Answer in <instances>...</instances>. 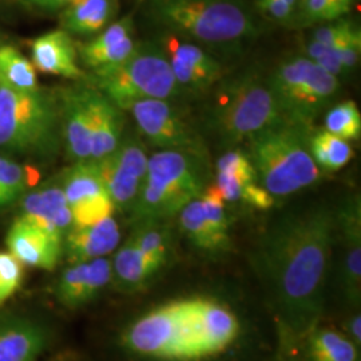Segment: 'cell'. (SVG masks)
<instances>
[{
    "mask_svg": "<svg viewBox=\"0 0 361 361\" xmlns=\"http://www.w3.org/2000/svg\"><path fill=\"white\" fill-rule=\"evenodd\" d=\"M336 241V209L326 204L288 212L250 252L252 268L289 340L319 326Z\"/></svg>",
    "mask_w": 361,
    "mask_h": 361,
    "instance_id": "6da1fadb",
    "label": "cell"
},
{
    "mask_svg": "<svg viewBox=\"0 0 361 361\" xmlns=\"http://www.w3.org/2000/svg\"><path fill=\"white\" fill-rule=\"evenodd\" d=\"M143 13L158 31L188 39L219 56H235L259 37L247 0H142Z\"/></svg>",
    "mask_w": 361,
    "mask_h": 361,
    "instance_id": "7a4b0ae2",
    "label": "cell"
},
{
    "mask_svg": "<svg viewBox=\"0 0 361 361\" xmlns=\"http://www.w3.org/2000/svg\"><path fill=\"white\" fill-rule=\"evenodd\" d=\"M207 126L229 149L246 143L262 130L283 121L268 77L259 68L247 67L222 78L212 89Z\"/></svg>",
    "mask_w": 361,
    "mask_h": 361,
    "instance_id": "3957f363",
    "label": "cell"
},
{
    "mask_svg": "<svg viewBox=\"0 0 361 361\" xmlns=\"http://www.w3.org/2000/svg\"><path fill=\"white\" fill-rule=\"evenodd\" d=\"M312 129L283 119L246 142L258 182L274 200L305 190L322 178L308 146Z\"/></svg>",
    "mask_w": 361,
    "mask_h": 361,
    "instance_id": "277c9868",
    "label": "cell"
},
{
    "mask_svg": "<svg viewBox=\"0 0 361 361\" xmlns=\"http://www.w3.org/2000/svg\"><path fill=\"white\" fill-rule=\"evenodd\" d=\"M207 158L158 150L149 155L146 176L131 210L135 222L166 221L198 198L207 186Z\"/></svg>",
    "mask_w": 361,
    "mask_h": 361,
    "instance_id": "5b68a950",
    "label": "cell"
},
{
    "mask_svg": "<svg viewBox=\"0 0 361 361\" xmlns=\"http://www.w3.org/2000/svg\"><path fill=\"white\" fill-rule=\"evenodd\" d=\"M61 106L40 87L18 91L0 86V149L46 158L61 145Z\"/></svg>",
    "mask_w": 361,
    "mask_h": 361,
    "instance_id": "8992f818",
    "label": "cell"
},
{
    "mask_svg": "<svg viewBox=\"0 0 361 361\" xmlns=\"http://www.w3.org/2000/svg\"><path fill=\"white\" fill-rule=\"evenodd\" d=\"M91 86L125 110L143 99L176 101L183 95L165 52L154 39L138 42L128 59L111 67L94 70Z\"/></svg>",
    "mask_w": 361,
    "mask_h": 361,
    "instance_id": "52a82bcc",
    "label": "cell"
},
{
    "mask_svg": "<svg viewBox=\"0 0 361 361\" xmlns=\"http://www.w3.org/2000/svg\"><path fill=\"white\" fill-rule=\"evenodd\" d=\"M267 77L285 121L308 128L340 91V79L304 54L285 58Z\"/></svg>",
    "mask_w": 361,
    "mask_h": 361,
    "instance_id": "ba28073f",
    "label": "cell"
},
{
    "mask_svg": "<svg viewBox=\"0 0 361 361\" xmlns=\"http://www.w3.org/2000/svg\"><path fill=\"white\" fill-rule=\"evenodd\" d=\"M121 343L131 353L165 361L201 360L182 300L145 313L123 331Z\"/></svg>",
    "mask_w": 361,
    "mask_h": 361,
    "instance_id": "9c48e42d",
    "label": "cell"
},
{
    "mask_svg": "<svg viewBox=\"0 0 361 361\" xmlns=\"http://www.w3.org/2000/svg\"><path fill=\"white\" fill-rule=\"evenodd\" d=\"M173 102L166 99H143L129 104L123 111H129L140 137L155 149L185 152L207 158L201 135Z\"/></svg>",
    "mask_w": 361,
    "mask_h": 361,
    "instance_id": "30bf717a",
    "label": "cell"
},
{
    "mask_svg": "<svg viewBox=\"0 0 361 361\" xmlns=\"http://www.w3.org/2000/svg\"><path fill=\"white\" fill-rule=\"evenodd\" d=\"M114 207L131 212L141 190L149 154L141 137L123 135L110 154L91 161Z\"/></svg>",
    "mask_w": 361,
    "mask_h": 361,
    "instance_id": "8fae6325",
    "label": "cell"
},
{
    "mask_svg": "<svg viewBox=\"0 0 361 361\" xmlns=\"http://www.w3.org/2000/svg\"><path fill=\"white\" fill-rule=\"evenodd\" d=\"M154 40L165 52L183 94L209 92L226 75L221 59L194 42L165 31H158Z\"/></svg>",
    "mask_w": 361,
    "mask_h": 361,
    "instance_id": "7c38bea8",
    "label": "cell"
},
{
    "mask_svg": "<svg viewBox=\"0 0 361 361\" xmlns=\"http://www.w3.org/2000/svg\"><path fill=\"white\" fill-rule=\"evenodd\" d=\"M61 188L73 217V226H87L111 217L114 204L91 161L75 162L61 176Z\"/></svg>",
    "mask_w": 361,
    "mask_h": 361,
    "instance_id": "4fadbf2b",
    "label": "cell"
},
{
    "mask_svg": "<svg viewBox=\"0 0 361 361\" xmlns=\"http://www.w3.org/2000/svg\"><path fill=\"white\" fill-rule=\"evenodd\" d=\"M182 307L202 359L229 348L240 335L237 316L217 300L185 298Z\"/></svg>",
    "mask_w": 361,
    "mask_h": 361,
    "instance_id": "5bb4252c",
    "label": "cell"
},
{
    "mask_svg": "<svg viewBox=\"0 0 361 361\" xmlns=\"http://www.w3.org/2000/svg\"><path fill=\"white\" fill-rule=\"evenodd\" d=\"M336 238L341 241L340 284L345 301L359 308L361 300V200L348 195L336 209Z\"/></svg>",
    "mask_w": 361,
    "mask_h": 361,
    "instance_id": "9a60e30c",
    "label": "cell"
},
{
    "mask_svg": "<svg viewBox=\"0 0 361 361\" xmlns=\"http://www.w3.org/2000/svg\"><path fill=\"white\" fill-rule=\"evenodd\" d=\"M59 106L66 153L74 162L90 161L91 87L67 89L59 98Z\"/></svg>",
    "mask_w": 361,
    "mask_h": 361,
    "instance_id": "2e32d148",
    "label": "cell"
},
{
    "mask_svg": "<svg viewBox=\"0 0 361 361\" xmlns=\"http://www.w3.org/2000/svg\"><path fill=\"white\" fill-rule=\"evenodd\" d=\"M8 252L22 265L52 271L63 253V241L26 219H18L7 233Z\"/></svg>",
    "mask_w": 361,
    "mask_h": 361,
    "instance_id": "e0dca14e",
    "label": "cell"
},
{
    "mask_svg": "<svg viewBox=\"0 0 361 361\" xmlns=\"http://www.w3.org/2000/svg\"><path fill=\"white\" fill-rule=\"evenodd\" d=\"M138 42L134 39V18L113 22L89 42L79 46L78 56L91 71L118 65L135 51Z\"/></svg>",
    "mask_w": 361,
    "mask_h": 361,
    "instance_id": "ac0fdd59",
    "label": "cell"
},
{
    "mask_svg": "<svg viewBox=\"0 0 361 361\" xmlns=\"http://www.w3.org/2000/svg\"><path fill=\"white\" fill-rule=\"evenodd\" d=\"M111 277V259L109 258H95L87 262L73 264L62 273L55 295L63 307L75 310L98 296L110 283Z\"/></svg>",
    "mask_w": 361,
    "mask_h": 361,
    "instance_id": "d6986e66",
    "label": "cell"
},
{
    "mask_svg": "<svg viewBox=\"0 0 361 361\" xmlns=\"http://www.w3.org/2000/svg\"><path fill=\"white\" fill-rule=\"evenodd\" d=\"M19 219H26L62 241L73 226L71 212L61 185L46 186L25 194Z\"/></svg>",
    "mask_w": 361,
    "mask_h": 361,
    "instance_id": "ffe728a7",
    "label": "cell"
},
{
    "mask_svg": "<svg viewBox=\"0 0 361 361\" xmlns=\"http://www.w3.org/2000/svg\"><path fill=\"white\" fill-rule=\"evenodd\" d=\"M32 65L49 75L80 79L85 77L78 65L75 42L65 30H54L31 42Z\"/></svg>",
    "mask_w": 361,
    "mask_h": 361,
    "instance_id": "44dd1931",
    "label": "cell"
},
{
    "mask_svg": "<svg viewBox=\"0 0 361 361\" xmlns=\"http://www.w3.org/2000/svg\"><path fill=\"white\" fill-rule=\"evenodd\" d=\"M119 241L121 231L111 216L87 226H71L66 233L63 252L73 265L106 257L116 250Z\"/></svg>",
    "mask_w": 361,
    "mask_h": 361,
    "instance_id": "7402d4cb",
    "label": "cell"
},
{
    "mask_svg": "<svg viewBox=\"0 0 361 361\" xmlns=\"http://www.w3.org/2000/svg\"><path fill=\"white\" fill-rule=\"evenodd\" d=\"M49 341L47 331L32 320L0 322V361H37Z\"/></svg>",
    "mask_w": 361,
    "mask_h": 361,
    "instance_id": "603a6c76",
    "label": "cell"
},
{
    "mask_svg": "<svg viewBox=\"0 0 361 361\" xmlns=\"http://www.w3.org/2000/svg\"><path fill=\"white\" fill-rule=\"evenodd\" d=\"M91 157L99 159L114 152L123 137V110L91 86Z\"/></svg>",
    "mask_w": 361,
    "mask_h": 361,
    "instance_id": "cb8c5ba5",
    "label": "cell"
},
{
    "mask_svg": "<svg viewBox=\"0 0 361 361\" xmlns=\"http://www.w3.org/2000/svg\"><path fill=\"white\" fill-rule=\"evenodd\" d=\"M119 0H73L61 13L62 30L70 35L94 37L111 25Z\"/></svg>",
    "mask_w": 361,
    "mask_h": 361,
    "instance_id": "d4e9b609",
    "label": "cell"
},
{
    "mask_svg": "<svg viewBox=\"0 0 361 361\" xmlns=\"http://www.w3.org/2000/svg\"><path fill=\"white\" fill-rule=\"evenodd\" d=\"M111 279H114L116 285L126 292L141 290L157 274V271L131 238L118 249L111 261Z\"/></svg>",
    "mask_w": 361,
    "mask_h": 361,
    "instance_id": "484cf974",
    "label": "cell"
},
{
    "mask_svg": "<svg viewBox=\"0 0 361 361\" xmlns=\"http://www.w3.org/2000/svg\"><path fill=\"white\" fill-rule=\"evenodd\" d=\"M157 273L166 267L173 255V235L165 221H141L130 235Z\"/></svg>",
    "mask_w": 361,
    "mask_h": 361,
    "instance_id": "4316f807",
    "label": "cell"
},
{
    "mask_svg": "<svg viewBox=\"0 0 361 361\" xmlns=\"http://www.w3.org/2000/svg\"><path fill=\"white\" fill-rule=\"evenodd\" d=\"M178 222L185 237L200 252L212 256H219L231 250V246L224 244L210 228L200 197L180 210L178 213Z\"/></svg>",
    "mask_w": 361,
    "mask_h": 361,
    "instance_id": "83f0119b",
    "label": "cell"
},
{
    "mask_svg": "<svg viewBox=\"0 0 361 361\" xmlns=\"http://www.w3.org/2000/svg\"><path fill=\"white\" fill-rule=\"evenodd\" d=\"M214 186L226 202H240L246 207L268 210L274 205V198L257 180V176L216 174Z\"/></svg>",
    "mask_w": 361,
    "mask_h": 361,
    "instance_id": "f1b7e54d",
    "label": "cell"
},
{
    "mask_svg": "<svg viewBox=\"0 0 361 361\" xmlns=\"http://www.w3.org/2000/svg\"><path fill=\"white\" fill-rule=\"evenodd\" d=\"M308 146L317 168L326 173L345 168L355 157V150L348 141L325 129L310 130Z\"/></svg>",
    "mask_w": 361,
    "mask_h": 361,
    "instance_id": "f546056e",
    "label": "cell"
},
{
    "mask_svg": "<svg viewBox=\"0 0 361 361\" xmlns=\"http://www.w3.org/2000/svg\"><path fill=\"white\" fill-rule=\"evenodd\" d=\"M307 337L310 361H360V348L338 331L316 326Z\"/></svg>",
    "mask_w": 361,
    "mask_h": 361,
    "instance_id": "4dcf8cb0",
    "label": "cell"
},
{
    "mask_svg": "<svg viewBox=\"0 0 361 361\" xmlns=\"http://www.w3.org/2000/svg\"><path fill=\"white\" fill-rule=\"evenodd\" d=\"M0 86L18 91L39 89L35 66L8 44H0Z\"/></svg>",
    "mask_w": 361,
    "mask_h": 361,
    "instance_id": "1f68e13d",
    "label": "cell"
},
{
    "mask_svg": "<svg viewBox=\"0 0 361 361\" xmlns=\"http://www.w3.org/2000/svg\"><path fill=\"white\" fill-rule=\"evenodd\" d=\"M324 129L345 141H357L361 135V114L356 102L344 101L331 107L324 118Z\"/></svg>",
    "mask_w": 361,
    "mask_h": 361,
    "instance_id": "d6a6232c",
    "label": "cell"
},
{
    "mask_svg": "<svg viewBox=\"0 0 361 361\" xmlns=\"http://www.w3.org/2000/svg\"><path fill=\"white\" fill-rule=\"evenodd\" d=\"M31 186V177L20 164L0 155V210L22 200Z\"/></svg>",
    "mask_w": 361,
    "mask_h": 361,
    "instance_id": "836d02e7",
    "label": "cell"
},
{
    "mask_svg": "<svg viewBox=\"0 0 361 361\" xmlns=\"http://www.w3.org/2000/svg\"><path fill=\"white\" fill-rule=\"evenodd\" d=\"M349 13L335 0H298L296 26H320L345 18Z\"/></svg>",
    "mask_w": 361,
    "mask_h": 361,
    "instance_id": "e575fe53",
    "label": "cell"
},
{
    "mask_svg": "<svg viewBox=\"0 0 361 361\" xmlns=\"http://www.w3.org/2000/svg\"><path fill=\"white\" fill-rule=\"evenodd\" d=\"M310 39L329 47H343L355 40H361V28L356 22L340 18L314 27Z\"/></svg>",
    "mask_w": 361,
    "mask_h": 361,
    "instance_id": "d590c367",
    "label": "cell"
},
{
    "mask_svg": "<svg viewBox=\"0 0 361 361\" xmlns=\"http://www.w3.org/2000/svg\"><path fill=\"white\" fill-rule=\"evenodd\" d=\"M23 274V265L10 252H0V304L20 289Z\"/></svg>",
    "mask_w": 361,
    "mask_h": 361,
    "instance_id": "8d00e7d4",
    "label": "cell"
},
{
    "mask_svg": "<svg viewBox=\"0 0 361 361\" xmlns=\"http://www.w3.org/2000/svg\"><path fill=\"white\" fill-rule=\"evenodd\" d=\"M259 15L280 26H296L298 0H256Z\"/></svg>",
    "mask_w": 361,
    "mask_h": 361,
    "instance_id": "74e56055",
    "label": "cell"
},
{
    "mask_svg": "<svg viewBox=\"0 0 361 361\" xmlns=\"http://www.w3.org/2000/svg\"><path fill=\"white\" fill-rule=\"evenodd\" d=\"M216 174L228 176H256L245 150L234 147L221 155L216 162Z\"/></svg>",
    "mask_w": 361,
    "mask_h": 361,
    "instance_id": "f35d334b",
    "label": "cell"
},
{
    "mask_svg": "<svg viewBox=\"0 0 361 361\" xmlns=\"http://www.w3.org/2000/svg\"><path fill=\"white\" fill-rule=\"evenodd\" d=\"M345 331L349 338L355 343V345L357 348H360L361 345V316L360 312L353 313L345 325Z\"/></svg>",
    "mask_w": 361,
    "mask_h": 361,
    "instance_id": "ab89813d",
    "label": "cell"
},
{
    "mask_svg": "<svg viewBox=\"0 0 361 361\" xmlns=\"http://www.w3.org/2000/svg\"><path fill=\"white\" fill-rule=\"evenodd\" d=\"M31 6L43 11H62L73 0H27Z\"/></svg>",
    "mask_w": 361,
    "mask_h": 361,
    "instance_id": "60d3db41",
    "label": "cell"
},
{
    "mask_svg": "<svg viewBox=\"0 0 361 361\" xmlns=\"http://www.w3.org/2000/svg\"><path fill=\"white\" fill-rule=\"evenodd\" d=\"M338 4L344 6L345 8H348L349 11H352V8L355 7V4L359 1V0H335Z\"/></svg>",
    "mask_w": 361,
    "mask_h": 361,
    "instance_id": "b9f144b4",
    "label": "cell"
},
{
    "mask_svg": "<svg viewBox=\"0 0 361 361\" xmlns=\"http://www.w3.org/2000/svg\"><path fill=\"white\" fill-rule=\"evenodd\" d=\"M280 361H297L293 356H289V355H281L280 356Z\"/></svg>",
    "mask_w": 361,
    "mask_h": 361,
    "instance_id": "7bdbcfd3",
    "label": "cell"
},
{
    "mask_svg": "<svg viewBox=\"0 0 361 361\" xmlns=\"http://www.w3.org/2000/svg\"><path fill=\"white\" fill-rule=\"evenodd\" d=\"M0 42H1V40H0Z\"/></svg>",
    "mask_w": 361,
    "mask_h": 361,
    "instance_id": "ee69618b",
    "label": "cell"
}]
</instances>
